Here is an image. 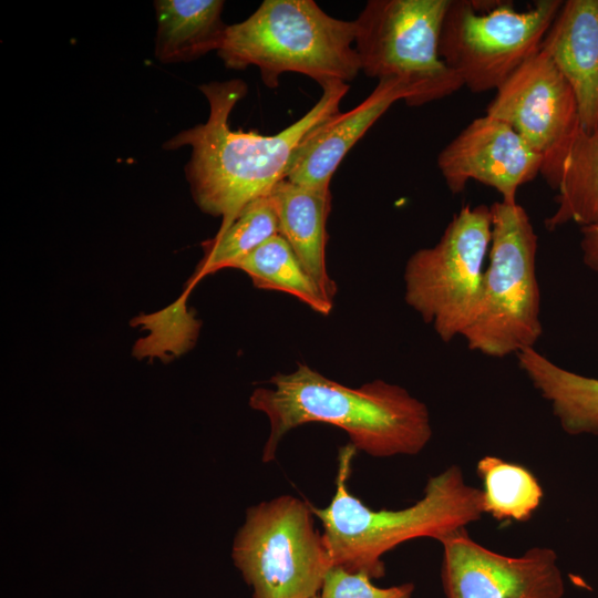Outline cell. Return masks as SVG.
<instances>
[{"mask_svg": "<svg viewBox=\"0 0 598 598\" xmlns=\"http://www.w3.org/2000/svg\"><path fill=\"white\" fill-rule=\"evenodd\" d=\"M317 103L298 121L274 135L231 130L229 116L247 94V84L233 79L202 84L209 115L205 123L181 131L164 150L192 148L185 175L198 208L220 217L227 228L251 200L268 194L285 178L291 156L302 140L338 113L349 85L328 83Z\"/></svg>", "mask_w": 598, "mask_h": 598, "instance_id": "1", "label": "cell"}, {"mask_svg": "<svg viewBox=\"0 0 598 598\" xmlns=\"http://www.w3.org/2000/svg\"><path fill=\"white\" fill-rule=\"evenodd\" d=\"M269 383L249 398L250 408L269 421L264 463L276 458L289 431L313 422L343 430L357 451L373 457L416 455L433 434L427 406L398 384L373 380L350 388L303 363L277 373Z\"/></svg>", "mask_w": 598, "mask_h": 598, "instance_id": "2", "label": "cell"}, {"mask_svg": "<svg viewBox=\"0 0 598 598\" xmlns=\"http://www.w3.org/2000/svg\"><path fill=\"white\" fill-rule=\"evenodd\" d=\"M355 447L339 450L336 491L326 507L310 504L321 520L332 566L371 579L385 574L382 557L402 543L430 537L441 542L484 515L482 489L466 483L463 471L451 465L431 476L421 499L402 509H372L348 489Z\"/></svg>", "mask_w": 598, "mask_h": 598, "instance_id": "3", "label": "cell"}, {"mask_svg": "<svg viewBox=\"0 0 598 598\" xmlns=\"http://www.w3.org/2000/svg\"><path fill=\"white\" fill-rule=\"evenodd\" d=\"M354 40V20L333 18L312 0H265L246 20L228 25L217 53L228 69L258 68L270 89L286 72L323 86L352 81L361 71Z\"/></svg>", "mask_w": 598, "mask_h": 598, "instance_id": "4", "label": "cell"}, {"mask_svg": "<svg viewBox=\"0 0 598 598\" xmlns=\"http://www.w3.org/2000/svg\"><path fill=\"white\" fill-rule=\"evenodd\" d=\"M492 241L477 313L462 338L471 351L504 358L535 348L543 333L536 275L538 237L516 202L492 204Z\"/></svg>", "mask_w": 598, "mask_h": 598, "instance_id": "5", "label": "cell"}, {"mask_svg": "<svg viewBox=\"0 0 598 598\" xmlns=\"http://www.w3.org/2000/svg\"><path fill=\"white\" fill-rule=\"evenodd\" d=\"M310 503L280 495L247 508L231 548L252 598H312L332 563Z\"/></svg>", "mask_w": 598, "mask_h": 598, "instance_id": "6", "label": "cell"}, {"mask_svg": "<svg viewBox=\"0 0 598 598\" xmlns=\"http://www.w3.org/2000/svg\"><path fill=\"white\" fill-rule=\"evenodd\" d=\"M491 241V206L466 205L405 264L404 300L444 342L462 337L477 313Z\"/></svg>", "mask_w": 598, "mask_h": 598, "instance_id": "7", "label": "cell"}, {"mask_svg": "<svg viewBox=\"0 0 598 598\" xmlns=\"http://www.w3.org/2000/svg\"><path fill=\"white\" fill-rule=\"evenodd\" d=\"M451 0H370L355 22L354 48L369 78L398 79L409 106L448 96L463 83L441 59L439 42Z\"/></svg>", "mask_w": 598, "mask_h": 598, "instance_id": "8", "label": "cell"}, {"mask_svg": "<svg viewBox=\"0 0 598 598\" xmlns=\"http://www.w3.org/2000/svg\"><path fill=\"white\" fill-rule=\"evenodd\" d=\"M561 0H538L525 11L511 2L451 0L443 19L439 52L473 93L497 90L535 55Z\"/></svg>", "mask_w": 598, "mask_h": 598, "instance_id": "9", "label": "cell"}, {"mask_svg": "<svg viewBox=\"0 0 598 598\" xmlns=\"http://www.w3.org/2000/svg\"><path fill=\"white\" fill-rule=\"evenodd\" d=\"M495 92L485 114L506 123L543 157L540 175L556 190L564 161L580 130L571 86L539 50Z\"/></svg>", "mask_w": 598, "mask_h": 598, "instance_id": "10", "label": "cell"}, {"mask_svg": "<svg viewBox=\"0 0 598 598\" xmlns=\"http://www.w3.org/2000/svg\"><path fill=\"white\" fill-rule=\"evenodd\" d=\"M441 579L446 598H561L558 557L549 547H533L513 557L475 542L466 528L441 542Z\"/></svg>", "mask_w": 598, "mask_h": 598, "instance_id": "11", "label": "cell"}, {"mask_svg": "<svg viewBox=\"0 0 598 598\" xmlns=\"http://www.w3.org/2000/svg\"><path fill=\"white\" fill-rule=\"evenodd\" d=\"M543 162L511 126L486 114L474 118L437 155V167L452 194L476 181L508 203L516 202L518 188L540 174Z\"/></svg>", "mask_w": 598, "mask_h": 598, "instance_id": "12", "label": "cell"}, {"mask_svg": "<svg viewBox=\"0 0 598 598\" xmlns=\"http://www.w3.org/2000/svg\"><path fill=\"white\" fill-rule=\"evenodd\" d=\"M411 99L409 86L398 79H383L354 109L338 113L311 131L298 145L285 178L318 190H330L331 178L348 152L396 101Z\"/></svg>", "mask_w": 598, "mask_h": 598, "instance_id": "13", "label": "cell"}, {"mask_svg": "<svg viewBox=\"0 0 598 598\" xmlns=\"http://www.w3.org/2000/svg\"><path fill=\"white\" fill-rule=\"evenodd\" d=\"M571 86L580 127L598 125V0H566L540 44Z\"/></svg>", "mask_w": 598, "mask_h": 598, "instance_id": "14", "label": "cell"}, {"mask_svg": "<svg viewBox=\"0 0 598 598\" xmlns=\"http://www.w3.org/2000/svg\"><path fill=\"white\" fill-rule=\"evenodd\" d=\"M270 194L276 203L279 235L290 245L324 298L333 302L337 286L326 262L330 190L307 188L283 178Z\"/></svg>", "mask_w": 598, "mask_h": 598, "instance_id": "15", "label": "cell"}, {"mask_svg": "<svg viewBox=\"0 0 598 598\" xmlns=\"http://www.w3.org/2000/svg\"><path fill=\"white\" fill-rule=\"evenodd\" d=\"M221 0H156L155 56L162 63L188 62L218 51L228 25Z\"/></svg>", "mask_w": 598, "mask_h": 598, "instance_id": "16", "label": "cell"}, {"mask_svg": "<svg viewBox=\"0 0 598 598\" xmlns=\"http://www.w3.org/2000/svg\"><path fill=\"white\" fill-rule=\"evenodd\" d=\"M519 369L570 435H598V379L569 371L535 348L516 354Z\"/></svg>", "mask_w": 598, "mask_h": 598, "instance_id": "17", "label": "cell"}, {"mask_svg": "<svg viewBox=\"0 0 598 598\" xmlns=\"http://www.w3.org/2000/svg\"><path fill=\"white\" fill-rule=\"evenodd\" d=\"M555 198L556 209L544 221L547 230L568 223L598 224V125L578 131L564 161Z\"/></svg>", "mask_w": 598, "mask_h": 598, "instance_id": "18", "label": "cell"}, {"mask_svg": "<svg viewBox=\"0 0 598 598\" xmlns=\"http://www.w3.org/2000/svg\"><path fill=\"white\" fill-rule=\"evenodd\" d=\"M278 234L276 203L269 192L248 203L227 228L202 243L203 259L181 299L185 301V297L203 277L235 268L251 251Z\"/></svg>", "mask_w": 598, "mask_h": 598, "instance_id": "19", "label": "cell"}, {"mask_svg": "<svg viewBox=\"0 0 598 598\" xmlns=\"http://www.w3.org/2000/svg\"><path fill=\"white\" fill-rule=\"evenodd\" d=\"M235 269L247 274L255 287L289 293L320 315H329L333 307L279 234L251 251Z\"/></svg>", "mask_w": 598, "mask_h": 598, "instance_id": "20", "label": "cell"}, {"mask_svg": "<svg viewBox=\"0 0 598 598\" xmlns=\"http://www.w3.org/2000/svg\"><path fill=\"white\" fill-rule=\"evenodd\" d=\"M483 483L484 514L498 522H528L540 506L544 491L525 466L498 456H483L476 464Z\"/></svg>", "mask_w": 598, "mask_h": 598, "instance_id": "21", "label": "cell"}, {"mask_svg": "<svg viewBox=\"0 0 598 598\" xmlns=\"http://www.w3.org/2000/svg\"><path fill=\"white\" fill-rule=\"evenodd\" d=\"M413 591L412 582L381 588L364 574L332 566L324 577L319 598H411Z\"/></svg>", "mask_w": 598, "mask_h": 598, "instance_id": "22", "label": "cell"}, {"mask_svg": "<svg viewBox=\"0 0 598 598\" xmlns=\"http://www.w3.org/2000/svg\"><path fill=\"white\" fill-rule=\"evenodd\" d=\"M580 235L582 262L598 274V224L580 227Z\"/></svg>", "mask_w": 598, "mask_h": 598, "instance_id": "23", "label": "cell"}, {"mask_svg": "<svg viewBox=\"0 0 598 598\" xmlns=\"http://www.w3.org/2000/svg\"><path fill=\"white\" fill-rule=\"evenodd\" d=\"M312 598H319V595H317V596H315V597H312Z\"/></svg>", "mask_w": 598, "mask_h": 598, "instance_id": "24", "label": "cell"}]
</instances>
